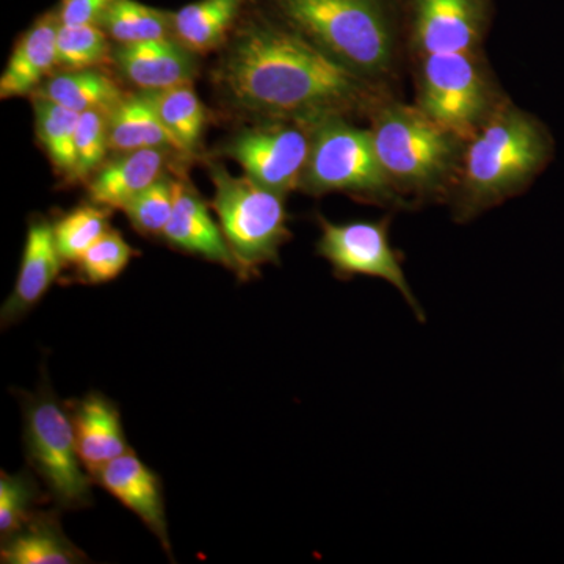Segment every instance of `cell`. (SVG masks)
<instances>
[{
    "label": "cell",
    "mask_w": 564,
    "mask_h": 564,
    "mask_svg": "<svg viewBox=\"0 0 564 564\" xmlns=\"http://www.w3.org/2000/svg\"><path fill=\"white\" fill-rule=\"evenodd\" d=\"M500 106L478 52L425 55L417 107L466 143Z\"/></svg>",
    "instance_id": "obj_8"
},
{
    "label": "cell",
    "mask_w": 564,
    "mask_h": 564,
    "mask_svg": "<svg viewBox=\"0 0 564 564\" xmlns=\"http://www.w3.org/2000/svg\"><path fill=\"white\" fill-rule=\"evenodd\" d=\"M491 13L492 0H404V25L421 58L480 51Z\"/></svg>",
    "instance_id": "obj_11"
},
{
    "label": "cell",
    "mask_w": 564,
    "mask_h": 564,
    "mask_svg": "<svg viewBox=\"0 0 564 564\" xmlns=\"http://www.w3.org/2000/svg\"><path fill=\"white\" fill-rule=\"evenodd\" d=\"M209 174L217 212L226 242L236 258L239 274L247 278L265 263L276 262L288 242L289 215L284 196L250 176H232L221 165L210 163Z\"/></svg>",
    "instance_id": "obj_5"
},
{
    "label": "cell",
    "mask_w": 564,
    "mask_h": 564,
    "mask_svg": "<svg viewBox=\"0 0 564 564\" xmlns=\"http://www.w3.org/2000/svg\"><path fill=\"white\" fill-rule=\"evenodd\" d=\"M369 131L378 161L397 192H437L458 173L464 141L417 106L386 104Z\"/></svg>",
    "instance_id": "obj_4"
},
{
    "label": "cell",
    "mask_w": 564,
    "mask_h": 564,
    "mask_svg": "<svg viewBox=\"0 0 564 564\" xmlns=\"http://www.w3.org/2000/svg\"><path fill=\"white\" fill-rule=\"evenodd\" d=\"M218 82L240 109L303 124L369 102V80L270 13L258 0L240 18Z\"/></svg>",
    "instance_id": "obj_1"
},
{
    "label": "cell",
    "mask_w": 564,
    "mask_h": 564,
    "mask_svg": "<svg viewBox=\"0 0 564 564\" xmlns=\"http://www.w3.org/2000/svg\"><path fill=\"white\" fill-rule=\"evenodd\" d=\"M113 57L122 76L140 90H162L192 82L195 74L193 52L176 39L120 44Z\"/></svg>",
    "instance_id": "obj_16"
},
{
    "label": "cell",
    "mask_w": 564,
    "mask_h": 564,
    "mask_svg": "<svg viewBox=\"0 0 564 564\" xmlns=\"http://www.w3.org/2000/svg\"><path fill=\"white\" fill-rule=\"evenodd\" d=\"M311 150L300 188L304 192H344L388 202L395 188L375 152L369 129L356 128L344 117L310 122Z\"/></svg>",
    "instance_id": "obj_7"
},
{
    "label": "cell",
    "mask_w": 564,
    "mask_h": 564,
    "mask_svg": "<svg viewBox=\"0 0 564 564\" xmlns=\"http://www.w3.org/2000/svg\"><path fill=\"white\" fill-rule=\"evenodd\" d=\"M163 237L177 250L220 263L239 273L221 226L212 218L203 199L182 181H174V209Z\"/></svg>",
    "instance_id": "obj_15"
},
{
    "label": "cell",
    "mask_w": 564,
    "mask_h": 564,
    "mask_svg": "<svg viewBox=\"0 0 564 564\" xmlns=\"http://www.w3.org/2000/svg\"><path fill=\"white\" fill-rule=\"evenodd\" d=\"M95 484L131 510L161 541L162 547L169 554L172 552L161 480L135 452L129 451L107 464L95 478Z\"/></svg>",
    "instance_id": "obj_12"
},
{
    "label": "cell",
    "mask_w": 564,
    "mask_h": 564,
    "mask_svg": "<svg viewBox=\"0 0 564 564\" xmlns=\"http://www.w3.org/2000/svg\"><path fill=\"white\" fill-rule=\"evenodd\" d=\"M99 25L118 44L174 39L173 13L144 6L139 0H113Z\"/></svg>",
    "instance_id": "obj_24"
},
{
    "label": "cell",
    "mask_w": 564,
    "mask_h": 564,
    "mask_svg": "<svg viewBox=\"0 0 564 564\" xmlns=\"http://www.w3.org/2000/svg\"><path fill=\"white\" fill-rule=\"evenodd\" d=\"M109 151V113L99 110L80 113L73 180H87L93 176L104 165Z\"/></svg>",
    "instance_id": "obj_31"
},
{
    "label": "cell",
    "mask_w": 564,
    "mask_h": 564,
    "mask_svg": "<svg viewBox=\"0 0 564 564\" xmlns=\"http://www.w3.org/2000/svg\"><path fill=\"white\" fill-rule=\"evenodd\" d=\"M33 98L61 104L66 109L85 113L99 110L110 113L124 98L120 87L106 74L95 69L66 70L41 84Z\"/></svg>",
    "instance_id": "obj_22"
},
{
    "label": "cell",
    "mask_w": 564,
    "mask_h": 564,
    "mask_svg": "<svg viewBox=\"0 0 564 564\" xmlns=\"http://www.w3.org/2000/svg\"><path fill=\"white\" fill-rule=\"evenodd\" d=\"M318 221L322 228L318 254L332 263L336 273L343 276L361 274L388 281L402 293L419 321L425 318L404 276L399 252L393 250L388 220L332 223L318 218Z\"/></svg>",
    "instance_id": "obj_9"
},
{
    "label": "cell",
    "mask_w": 564,
    "mask_h": 564,
    "mask_svg": "<svg viewBox=\"0 0 564 564\" xmlns=\"http://www.w3.org/2000/svg\"><path fill=\"white\" fill-rule=\"evenodd\" d=\"M110 151L163 150L182 152L163 124L147 93L128 95L109 113Z\"/></svg>",
    "instance_id": "obj_21"
},
{
    "label": "cell",
    "mask_w": 564,
    "mask_h": 564,
    "mask_svg": "<svg viewBox=\"0 0 564 564\" xmlns=\"http://www.w3.org/2000/svg\"><path fill=\"white\" fill-rule=\"evenodd\" d=\"M113 0H62L57 14L62 24H99Z\"/></svg>",
    "instance_id": "obj_32"
},
{
    "label": "cell",
    "mask_w": 564,
    "mask_h": 564,
    "mask_svg": "<svg viewBox=\"0 0 564 564\" xmlns=\"http://www.w3.org/2000/svg\"><path fill=\"white\" fill-rule=\"evenodd\" d=\"M135 254L120 232L109 229L76 262L77 273L88 284H104L117 280Z\"/></svg>",
    "instance_id": "obj_29"
},
{
    "label": "cell",
    "mask_w": 564,
    "mask_h": 564,
    "mask_svg": "<svg viewBox=\"0 0 564 564\" xmlns=\"http://www.w3.org/2000/svg\"><path fill=\"white\" fill-rule=\"evenodd\" d=\"M3 564H79L88 556L63 532L55 510H39L18 532L2 540Z\"/></svg>",
    "instance_id": "obj_19"
},
{
    "label": "cell",
    "mask_w": 564,
    "mask_h": 564,
    "mask_svg": "<svg viewBox=\"0 0 564 564\" xmlns=\"http://www.w3.org/2000/svg\"><path fill=\"white\" fill-rule=\"evenodd\" d=\"M141 91L147 93L163 124L180 144L181 151H195L202 140L206 113L192 82L162 90Z\"/></svg>",
    "instance_id": "obj_23"
},
{
    "label": "cell",
    "mask_w": 564,
    "mask_h": 564,
    "mask_svg": "<svg viewBox=\"0 0 564 564\" xmlns=\"http://www.w3.org/2000/svg\"><path fill=\"white\" fill-rule=\"evenodd\" d=\"M252 0H195L173 13L174 39L193 54L220 47Z\"/></svg>",
    "instance_id": "obj_20"
},
{
    "label": "cell",
    "mask_w": 564,
    "mask_h": 564,
    "mask_svg": "<svg viewBox=\"0 0 564 564\" xmlns=\"http://www.w3.org/2000/svg\"><path fill=\"white\" fill-rule=\"evenodd\" d=\"M24 447L33 473L61 510L93 505L95 484L82 463L69 410L63 406L50 381L22 400Z\"/></svg>",
    "instance_id": "obj_6"
},
{
    "label": "cell",
    "mask_w": 564,
    "mask_h": 564,
    "mask_svg": "<svg viewBox=\"0 0 564 564\" xmlns=\"http://www.w3.org/2000/svg\"><path fill=\"white\" fill-rule=\"evenodd\" d=\"M165 151L121 152L104 163L88 182L90 203L109 209H124L139 193L163 176Z\"/></svg>",
    "instance_id": "obj_18"
},
{
    "label": "cell",
    "mask_w": 564,
    "mask_h": 564,
    "mask_svg": "<svg viewBox=\"0 0 564 564\" xmlns=\"http://www.w3.org/2000/svg\"><path fill=\"white\" fill-rule=\"evenodd\" d=\"M310 150V126L274 120L237 133L226 144L225 154L251 180L288 195L302 184Z\"/></svg>",
    "instance_id": "obj_10"
},
{
    "label": "cell",
    "mask_w": 564,
    "mask_h": 564,
    "mask_svg": "<svg viewBox=\"0 0 564 564\" xmlns=\"http://www.w3.org/2000/svg\"><path fill=\"white\" fill-rule=\"evenodd\" d=\"M270 13L364 79L395 61L404 0H258Z\"/></svg>",
    "instance_id": "obj_3"
},
{
    "label": "cell",
    "mask_w": 564,
    "mask_h": 564,
    "mask_svg": "<svg viewBox=\"0 0 564 564\" xmlns=\"http://www.w3.org/2000/svg\"><path fill=\"white\" fill-rule=\"evenodd\" d=\"M63 265L54 225L35 218L29 226L17 284L0 311L2 328H9L31 313L57 280Z\"/></svg>",
    "instance_id": "obj_13"
},
{
    "label": "cell",
    "mask_w": 564,
    "mask_h": 564,
    "mask_svg": "<svg viewBox=\"0 0 564 564\" xmlns=\"http://www.w3.org/2000/svg\"><path fill=\"white\" fill-rule=\"evenodd\" d=\"M36 475L33 470L17 474H0V538L6 540L18 532L43 502Z\"/></svg>",
    "instance_id": "obj_27"
},
{
    "label": "cell",
    "mask_w": 564,
    "mask_h": 564,
    "mask_svg": "<svg viewBox=\"0 0 564 564\" xmlns=\"http://www.w3.org/2000/svg\"><path fill=\"white\" fill-rule=\"evenodd\" d=\"M554 158L543 121L514 104L500 102L464 143L458 166L459 218H473L524 191Z\"/></svg>",
    "instance_id": "obj_2"
},
{
    "label": "cell",
    "mask_w": 564,
    "mask_h": 564,
    "mask_svg": "<svg viewBox=\"0 0 564 564\" xmlns=\"http://www.w3.org/2000/svg\"><path fill=\"white\" fill-rule=\"evenodd\" d=\"M174 209V180L163 174L161 180L126 204L124 214L140 234L163 237Z\"/></svg>",
    "instance_id": "obj_30"
},
{
    "label": "cell",
    "mask_w": 564,
    "mask_h": 564,
    "mask_svg": "<svg viewBox=\"0 0 564 564\" xmlns=\"http://www.w3.org/2000/svg\"><path fill=\"white\" fill-rule=\"evenodd\" d=\"M68 410L77 451L93 480L107 464L132 451L122 426L120 410L109 397L99 392L87 393Z\"/></svg>",
    "instance_id": "obj_14"
},
{
    "label": "cell",
    "mask_w": 564,
    "mask_h": 564,
    "mask_svg": "<svg viewBox=\"0 0 564 564\" xmlns=\"http://www.w3.org/2000/svg\"><path fill=\"white\" fill-rule=\"evenodd\" d=\"M110 36L99 24H62L57 35L58 66L68 70L91 69L109 55Z\"/></svg>",
    "instance_id": "obj_28"
},
{
    "label": "cell",
    "mask_w": 564,
    "mask_h": 564,
    "mask_svg": "<svg viewBox=\"0 0 564 564\" xmlns=\"http://www.w3.org/2000/svg\"><path fill=\"white\" fill-rule=\"evenodd\" d=\"M113 209L87 204L70 210L54 223L55 242L63 262L76 263L91 245L110 229V215Z\"/></svg>",
    "instance_id": "obj_26"
},
{
    "label": "cell",
    "mask_w": 564,
    "mask_h": 564,
    "mask_svg": "<svg viewBox=\"0 0 564 564\" xmlns=\"http://www.w3.org/2000/svg\"><path fill=\"white\" fill-rule=\"evenodd\" d=\"M36 135L52 165L58 172L73 177L76 169V131L80 113L61 104L33 98Z\"/></svg>",
    "instance_id": "obj_25"
},
{
    "label": "cell",
    "mask_w": 564,
    "mask_h": 564,
    "mask_svg": "<svg viewBox=\"0 0 564 564\" xmlns=\"http://www.w3.org/2000/svg\"><path fill=\"white\" fill-rule=\"evenodd\" d=\"M57 11L43 14L18 41L7 68L0 77V98H18L39 90L51 70L58 65Z\"/></svg>",
    "instance_id": "obj_17"
}]
</instances>
